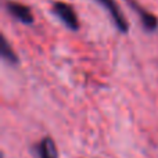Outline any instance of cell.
I'll return each mask as SVG.
<instances>
[{
	"instance_id": "6da1fadb",
	"label": "cell",
	"mask_w": 158,
	"mask_h": 158,
	"mask_svg": "<svg viewBox=\"0 0 158 158\" xmlns=\"http://www.w3.org/2000/svg\"><path fill=\"white\" fill-rule=\"evenodd\" d=\"M53 11L54 14L72 31H78L79 29V22H78V17L75 14L74 8L69 4L63 2H57L53 7Z\"/></svg>"
},
{
	"instance_id": "7a4b0ae2",
	"label": "cell",
	"mask_w": 158,
	"mask_h": 158,
	"mask_svg": "<svg viewBox=\"0 0 158 158\" xmlns=\"http://www.w3.org/2000/svg\"><path fill=\"white\" fill-rule=\"evenodd\" d=\"M97 2L100 3V4H103L104 7L107 8V11L110 13L112 21L115 22L117 28L121 31V32H126V31L129 29V25H128V22H126L125 17L122 15L119 7L117 6V3H115L114 0H97Z\"/></svg>"
},
{
	"instance_id": "3957f363",
	"label": "cell",
	"mask_w": 158,
	"mask_h": 158,
	"mask_svg": "<svg viewBox=\"0 0 158 158\" xmlns=\"http://www.w3.org/2000/svg\"><path fill=\"white\" fill-rule=\"evenodd\" d=\"M6 7H7L8 13L14 18L18 19L19 22H24V24H32L33 22V15L27 6L21 4V3H15V2H7Z\"/></svg>"
},
{
	"instance_id": "277c9868",
	"label": "cell",
	"mask_w": 158,
	"mask_h": 158,
	"mask_svg": "<svg viewBox=\"0 0 158 158\" xmlns=\"http://www.w3.org/2000/svg\"><path fill=\"white\" fill-rule=\"evenodd\" d=\"M35 153L38 158H58V151L52 137H44L36 144Z\"/></svg>"
},
{
	"instance_id": "5b68a950",
	"label": "cell",
	"mask_w": 158,
	"mask_h": 158,
	"mask_svg": "<svg viewBox=\"0 0 158 158\" xmlns=\"http://www.w3.org/2000/svg\"><path fill=\"white\" fill-rule=\"evenodd\" d=\"M0 53H2V57L4 58L6 61L11 64H17L18 63V57L14 53V50L10 47L8 42L6 40V38H2V47H0Z\"/></svg>"
}]
</instances>
